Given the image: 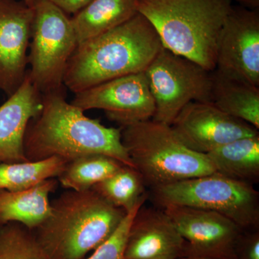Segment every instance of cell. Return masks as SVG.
<instances>
[{
	"label": "cell",
	"mask_w": 259,
	"mask_h": 259,
	"mask_svg": "<svg viewBox=\"0 0 259 259\" xmlns=\"http://www.w3.org/2000/svg\"><path fill=\"white\" fill-rule=\"evenodd\" d=\"M41 111L30 121L24 139L28 161L51 157L69 162L102 154L134 167L121 141V127H107L67 102L64 88L42 95Z\"/></svg>",
	"instance_id": "cell-1"
},
{
	"label": "cell",
	"mask_w": 259,
	"mask_h": 259,
	"mask_svg": "<svg viewBox=\"0 0 259 259\" xmlns=\"http://www.w3.org/2000/svg\"><path fill=\"white\" fill-rule=\"evenodd\" d=\"M162 47L153 25L138 13L77 46L65 71L64 87L76 94L109 80L144 72Z\"/></svg>",
	"instance_id": "cell-2"
},
{
	"label": "cell",
	"mask_w": 259,
	"mask_h": 259,
	"mask_svg": "<svg viewBox=\"0 0 259 259\" xmlns=\"http://www.w3.org/2000/svg\"><path fill=\"white\" fill-rule=\"evenodd\" d=\"M126 213L92 189L67 190L51 202L50 214L33 232L51 259H84L111 236Z\"/></svg>",
	"instance_id": "cell-3"
},
{
	"label": "cell",
	"mask_w": 259,
	"mask_h": 259,
	"mask_svg": "<svg viewBox=\"0 0 259 259\" xmlns=\"http://www.w3.org/2000/svg\"><path fill=\"white\" fill-rule=\"evenodd\" d=\"M232 8L231 0H138V12L163 47L209 71L215 69L218 38Z\"/></svg>",
	"instance_id": "cell-4"
},
{
	"label": "cell",
	"mask_w": 259,
	"mask_h": 259,
	"mask_svg": "<svg viewBox=\"0 0 259 259\" xmlns=\"http://www.w3.org/2000/svg\"><path fill=\"white\" fill-rule=\"evenodd\" d=\"M120 127L122 145L152 190L215 173L207 156L185 146L171 125L151 119Z\"/></svg>",
	"instance_id": "cell-5"
},
{
	"label": "cell",
	"mask_w": 259,
	"mask_h": 259,
	"mask_svg": "<svg viewBox=\"0 0 259 259\" xmlns=\"http://www.w3.org/2000/svg\"><path fill=\"white\" fill-rule=\"evenodd\" d=\"M155 200L162 207L186 206L219 213L243 231L259 225V194L252 184L214 173L153 189Z\"/></svg>",
	"instance_id": "cell-6"
},
{
	"label": "cell",
	"mask_w": 259,
	"mask_h": 259,
	"mask_svg": "<svg viewBox=\"0 0 259 259\" xmlns=\"http://www.w3.org/2000/svg\"><path fill=\"white\" fill-rule=\"evenodd\" d=\"M28 71L41 95L64 88L70 58L78 46L71 18L47 0H35Z\"/></svg>",
	"instance_id": "cell-7"
},
{
	"label": "cell",
	"mask_w": 259,
	"mask_h": 259,
	"mask_svg": "<svg viewBox=\"0 0 259 259\" xmlns=\"http://www.w3.org/2000/svg\"><path fill=\"white\" fill-rule=\"evenodd\" d=\"M155 102L153 120L171 125L192 102H211L212 71L162 47L144 71Z\"/></svg>",
	"instance_id": "cell-8"
},
{
	"label": "cell",
	"mask_w": 259,
	"mask_h": 259,
	"mask_svg": "<svg viewBox=\"0 0 259 259\" xmlns=\"http://www.w3.org/2000/svg\"><path fill=\"white\" fill-rule=\"evenodd\" d=\"M85 112L101 110L120 127L151 120L155 102L144 72L109 80L74 94L71 102Z\"/></svg>",
	"instance_id": "cell-9"
},
{
	"label": "cell",
	"mask_w": 259,
	"mask_h": 259,
	"mask_svg": "<svg viewBox=\"0 0 259 259\" xmlns=\"http://www.w3.org/2000/svg\"><path fill=\"white\" fill-rule=\"evenodd\" d=\"M163 211L185 240V258L235 259V248L243 230L213 211L168 205Z\"/></svg>",
	"instance_id": "cell-10"
},
{
	"label": "cell",
	"mask_w": 259,
	"mask_h": 259,
	"mask_svg": "<svg viewBox=\"0 0 259 259\" xmlns=\"http://www.w3.org/2000/svg\"><path fill=\"white\" fill-rule=\"evenodd\" d=\"M215 70L259 87L258 10L233 7L218 38Z\"/></svg>",
	"instance_id": "cell-11"
},
{
	"label": "cell",
	"mask_w": 259,
	"mask_h": 259,
	"mask_svg": "<svg viewBox=\"0 0 259 259\" xmlns=\"http://www.w3.org/2000/svg\"><path fill=\"white\" fill-rule=\"evenodd\" d=\"M171 127L185 146L203 154L235 140L258 135V129L221 111L212 102H190Z\"/></svg>",
	"instance_id": "cell-12"
},
{
	"label": "cell",
	"mask_w": 259,
	"mask_h": 259,
	"mask_svg": "<svg viewBox=\"0 0 259 259\" xmlns=\"http://www.w3.org/2000/svg\"><path fill=\"white\" fill-rule=\"evenodd\" d=\"M33 8L23 0H0V90L8 97L27 74Z\"/></svg>",
	"instance_id": "cell-13"
},
{
	"label": "cell",
	"mask_w": 259,
	"mask_h": 259,
	"mask_svg": "<svg viewBox=\"0 0 259 259\" xmlns=\"http://www.w3.org/2000/svg\"><path fill=\"white\" fill-rule=\"evenodd\" d=\"M185 240L164 211L141 207L131 223L125 259L185 258Z\"/></svg>",
	"instance_id": "cell-14"
},
{
	"label": "cell",
	"mask_w": 259,
	"mask_h": 259,
	"mask_svg": "<svg viewBox=\"0 0 259 259\" xmlns=\"http://www.w3.org/2000/svg\"><path fill=\"white\" fill-rule=\"evenodd\" d=\"M0 106V163L28 161L24 139L29 123L42 110V95L28 71L20 88Z\"/></svg>",
	"instance_id": "cell-15"
},
{
	"label": "cell",
	"mask_w": 259,
	"mask_h": 259,
	"mask_svg": "<svg viewBox=\"0 0 259 259\" xmlns=\"http://www.w3.org/2000/svg\"><path fill=\"white\" fill-rule=\"evenodd\" d=\"M57 180L50 179L23 192L0 190V226L19 223L35 230L51 212L50 194Z\"/></svg>",
	"instance_id": "cell-16"
},
{
	"label": "cell",
	"mask_w": 259,
	"mask_h": 259,
	"mask_svg": "<svg viewBox=\"0 0 259 259\" xmlns=\"http://www.w3.org/2000/svg\"><path fill=\"white\" fill-rule=\"evenodd\" d=\"M138 13V0H92L71 18L78 45L122 25Z\"/></svg>",
	"instance_id": "cell-17"
},
{
	"label": "cell",
	"mask_w": 259,
	"mask_h": 259,
	"mask_svg": "<svg viewBox=\"0 0 259 259\" xmlns=\"http://www.w3.org/2000/svg\"><path fill=\"white\" fill-rule=\"evenodd\" d=\"M211 102L225 113L259 128V87L212 71Z\"/></svg>",
	"instance_id": "cell-18"
},
{
	"label": "cell",
	"mask_w": 259,
	"mask_h": 259,
	"mask_svg": "<svg viewBox=\"0 0 259 259\" xmlns=\"http://www.w3.org/2000/svg\"><path fill=\"white\" fill-rule=\"evenodd\" d=\"M215 173L252 184L259 178V135L241 138L205 154Z\"/></svg>",
	"instance_id": "cell-19"
},
{
	"label": "cell",
	"mask_w": 259,
	"mask_h": 259,
	"mask_svg": "<svg viewBox=\"0 0 259 259\" xmlns=\"http://www.w3.org/2000/svg\"><path fill=\"white\" fill-rule=\"evenodd\" d=\"M67 163L58 157L37 161L0 163V190H28L44 181L60 176Z\"/></svg>",
	"instance_id": "cell-20"
},
{
	"label": "cell",
	"mask_w": 259,
	"mask_h": 259,
	"mask_svg": "<svg viewBox=\"0 0 259 259\" xmlns=\"http://www.w3.org/2000/svg\"><path fill=\"white\" fill-rule=\"evenodd\" d=\"M122 163L102 154H89L69 162L57 177L61 187L66 190L84 191L108 178Z\"/></svg>",
	"instance_id": "cell-21"
},
{
	"label": "cell",
	"mask_w": 259,
	"mask_h": 259,
	"mask_svg": "<svg viewBox=\"0 0 259 259\" xmlns=\"http://www.w3.org/2000/svg\"><path fill=\"white\" fill-rule=\"evenodd\" d=\"M144 179L137 169L128 166L120 169L92 187L109 203L128 212L146 197Z\"/></svg>",
	"instance_id": "cell-22"
},
{
	"label": "cell",
	"mask_w": 259,
	"mask_h": 259,
	"mask_svg": "<svg viewBox=\"0 0 259 259\" xmlns=\"http://www.w3.org/2000/svg\"><path fill=\"white\" fill-rule=\"evenodd\" d=\"M0 259H51L32 230L19 223L0 226Z\"/></svg>",
	"instance_id": "cell-23"
},
{
	"label": "cell",
	"mask_w": 259,
	"mask_h": 259,
	"mask_svg": "<svg viewBox=\"0 0 259 259\" xmlns=\"http://www.w3.org/2000/svg\"><path fill=\"white\" fill-rule=\"evenodd\" d=\"M146 199V197H145L134 208L126 213L120 224L111 236L93 250V254L84 259H125L126 242L131 223Z\"/></svg>",
	"instance_id": "cell-24"
},
{
	"label": "cell",
	"mask_w": 259,
	"mask_h": 259,
	"mask_svg": "<svg viewBox=\"0 0 259 259\" xmlns=\"http://www.w3.org/2000/svg\"><path fill=\"white\" fill-rule=\"evenodd\" d=\"M235 259H259V232L243 231L235 248Z\"/></svg>",
	"instance_id": "cell-25"
},
{
	"label": "cell",
	"mask_w": 259,
	"mask_h": 259,
	"mask_svg": "<svg viewBox=\"0 0 259 259\" xmlns=\"http://www.w3.org/2000/svg\"><path fill=\"white\" fill-rule=\"evenodd\" d=\"M51 4L55 5L66 14H76L88 5L92 0H47Z\"/></svg>",
	"instance_id": "cell-26"
},
{
	"label": "cell",
	"mask_w": 259,
	"mask_h": 259,
	"mask_svg": "<svg viewBox=\"0 0 259 259\" xmlns=\"http://www.w3.org/2000/svg\"><path fill=\"white\" fill-rule=\"evenodd\" d=\"M239 3L243 8L247 9L258 10L259 8V0H234Z\"/></svg>",
	"instance_id": "cell-27"
},
{
	"label": "cell",
	"mask_w": 259,
	"mask_h": 259,
	"mask_svg": "<svg viewBox=\"0 0 259 259\" xmlns=\"http://www.w3.org/2000/svg\"><path fill=\"white\" fill-rule=\"evenodd\" d=\"M23 1L28 6L30 7V8H33L35 0H23Z\"/></svg>",
	"instance_id": "cell-28"
},
{
	"label": "cell",
	"mask_w": 259,
	"mask_h": 259,
	"mask_svg": "<svg viewBox=\"0 0 259 259\" xmlns=\"http://www.w3.org/2000/svg\"><path fill=\"white\" fill-rule=\"evenodd\" d=\"M180 259H209V258H180Z\"/></svg>",
	"instance_id": "cell-29"
}]
</instances>
